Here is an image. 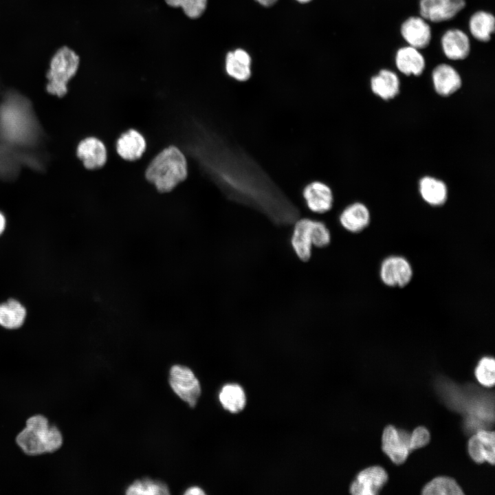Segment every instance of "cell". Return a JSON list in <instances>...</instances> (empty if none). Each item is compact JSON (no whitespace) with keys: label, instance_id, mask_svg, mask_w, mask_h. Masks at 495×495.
<instances>
[{"label":"cell","instance_id":"14","mask_svg":"<svg viewBox=\"0 0 495 495\" xmlns=\"http://www.w3.org/2000/svg\"><path fill=\"white\" fill-rule=\"evenodd\" d=\"M116 152L126 161L140 159L146 149V142L143 135L135 129H130L122 133L116 142Z\"/></svg>","mask_w":495,"mask_h":495},{"label":"cell","instance_id":"16","mask_svg":"<svg viewBox=\"0 0 495 495\" xmlns=\"http://www.w3.org/2000/svg\"><path fill=\"white\" fill-rule=\"evenodd\" d=\"M432 79L436 92L443 96H448L456 91L461 86L462 81L458 72L451 65L442 63L434 67Z\"/></svg>","mask_w":495,"mask_h":495},{"label":"cell","instance_id":"22","mask_svg":"<svg viewBox=\"0 0 495 495\" xmlns=\"http://www.w3.org/2000/svg\"><path fill=\"white\" fill-rule=\"evenodd\" d=\"M26 317L25 307L18 300L10 299L0 304V325L8 329L21 327Z\"/></svg>","mask_w":495,"mask_h":495},{"label":"cell","instance_id":"25","mask_svg":"<svg viewBox=\"0 0 495 495\" xmlns=\"http://www.w3.org/2000/svg\"><path fill=\"white\" fill-rule=\"evenodd\" d=\"M422 494L424 495H461L463 494V492L454 479L447 476H439L424 486Z\"/></svg>","mask_w":495,"mask_h":495},{"label":"cell","instance_id":"24","mask_svg":"<svg viewBox=\"0 0 495 495\" xmlns=\"http://www.w3.org/2000/svg\"><path fill=\"white\" fill-rule=\"evenodd\" d=\"M169 494V489L164 483L149 478L135 481L126 490V494L128 495H167Z\"/></svg>","mask_w":495,"mask_h":495},{"label":"cell","instance_id":"8","mask_svg":"<svg viewBox=\"0 0 495 495\" xmlns=\"http://www.w3.org/2000/svg\"><path fill=\"white\" fill-rule=\"evenodd\" d=\"M465 5V0H419V13L426 21L439 23L454 18Z\"/></svg>","mask_w":495,"mask_h":495},{"label":"cell","instance_id":"9","mask_svg":"<svg viewBox=\"0 0 495 495\" xmlns=\"http://www.w3.org/2000/svg\"><path fill=\"white\" fill-rule=\"evenodd\" d=\"M388 480L386 472L380 466L367 468L361 471L350 487L353 495H375Z\"/></svg>","mask_w":495,"mask_h":495},{"label":"cell","instance_id":"21","mask_svg":"<svg viewBox=\"0 0 495 495\" xmlns=\"http://www.w3.org/2000/svg\"><path fill=\"white\" fill-rule=\"evenodd\" d=\"M419 192L423 199L433 206L443 205L448 195L447 187L441 180L424 177L419 181Z\"/></svg>","mask_w":495,"mask_h":495},{"label":"cell","instance_id":"7","mask_svg":"<svg viewBox=\"0 0 495 495\" xmlns=\"http://www.w3.org/2000/svg\"><path fill=\"white\" fill-rule=\"evenodd\" d=\"M410 434L403 430H397L389 425L382 434V450L395 464L403 463L407 459L410 449Z\"/></svg>","mask_w":495,"mask_h":495},{"label":"cell","instance_id":"23","mask_svg":"<svg viewBox=\"0 0 495 495\" xmlns=\"http://www.w3.org/2000/svg\"><path fill=\"white\" fill-rule=\"evenodd\" d=\"M222 406L231 412L242 410L245 405V395L243 388L236 384L223 386L219 395Z\"/></svg>","mask_w":495,"mask_h":495},{"label":"cell","instance_id":"6","mask_svg":"<svg viewBox=\"0 0 495 495\" xmlns=\"http://www.w3.org/2000/svg\"><path fill=\"white\" fill-rule=\"evenodd\" d=\"M413 270L407 258L400 255H390L382 262L380 276L382 282L391 287H403L412 280Z\"/></svg>","mask_w":495,"mask_h":495},{"label":"cell","instance_id":"17","mask_svg":"<svg viewBox=\"0 0 495 495\" xmlns=\"http://www.w3.org/2000/svg\"><path fill=\"white\" fill-rule=\"evenodd\" d=\"M371 220L368 208L360 202L353 203L346 207L340 213L339 221L347 231L358 233L364 230Z\"/></svg>","mask_w":495,"mask_h":495},{"label":"cell","instance_id":"12","mask_svg":"<svg viewBox=\"0 0 495 495\" xmlns=\"http://www.w3.org/2000/svg\"><path fill=\"white\" fill-rule=\"evenodd\" d=\"M401 34L408 45L417 50L430 44L432 33L427 21L421 16H410L401 25Z\"/></svg>","mask_w":495,"mask_h":495},{"label":"cell","instance_id":"20","mask_svg":"<svg viewBox=\"0 0 495 495\" xmlns=\"http://www.w3.org/2000/svg\"><path fill=\"white\" fill-rule=\"evenodd\" d=\"M469 29L472 36L481 42L489 41L495 30L494 16L486 11H477L469 20Z\"/></svg>","mask_w":495,"mask_h":495},{"label":"cell","instance_id":"28","mask_svg":"<svg viewBox=\"0 0 495 495\" xmlns=\"http://www.w3.org/2000/svg\"><path fill=\"white\" fill-rule=\"evenodd\" d=\"M173 7H180L184 13L191 19L199 17L205 11L207 0H165Z\"/></svg>","mask_w":495,"mask_h":495},{"label":"cell","instance_id":"1","mask_svg":"<svg viewBox=\"0 0 495 495\" xmlns=\"http://www.w3.org/2000/svg\"><path fill=\"white\" fill-rule=\"evenodd\" d=\"M15 443L25 455L38 456L58 451L63 444L60 429L43 414L28 417L17 432Z\"/></svg>","mask_w":495,"mask_h":495},{"label":"cell","instance_id":"26","mask_svg":"<svg viewBox=\"0 0 495 495\" xmlns=\"http://www.w3.org/2000/svg\"><path fill=\"white\" fill-rule=\"evenodd\" d=\"M475 376L482 385L491 387L495 383V361L492 357L482 358L475 368Z\"/></svg>","mask_w":495,"mask_h":495},{"label":"cell","instance_id":"5","mask_svg":"<svg viewBox=\"0 0 495 495\" xmlns=\"http://www.w3.org/2000/svg\"><path fill=\"white\" fill-rule=\"evenodd\" d=\"M169 384L173 390L190 407H194L201 395V386L194 373L187 366L176 364L171 367Z\"/></svg>","mask_w":495,"mask_h":495},{"label":"cell","instance_id":"31","mask_svg":"<svg viewBox=\"0 0 495 495\" xmlns=\"http://www.w3.org/2000/svg\"><path fill=\"white\" fill-rule=\"evenodd\" d=\"M185 495H204L205 492L199 487H191L186 490Z\"/></svg>","mask_w":495,"mask_h":495},{"label":"cell","instance_id":"10","mask_svg":"<svg viewBox=\"0 0 495 495\" xmlns=\"http://www.w3.org/2000/svg\"><path fill=\"white\" fill-rule=\"evenodd\" d=\"M302 197L308 209L317 214L328 212L333 203L331 188L320 181H314L307 184L303 188Z\"/></svg>","mask_w":495,"mask_h":495},{"label":"cell","instance_id":"4","mask_svg":"<svg viewBox=\"0 0 495 495\" xmlns=\"http://www.w3.org/2000/svg\"><path fill=\"white\" fill-rule=\"evenodd\" d=\"M80 63L78 55L71 48L63 46L52 57L46 74L47 91L59 98L67 92L68 82L76 74Z\"/></svg>","mask_w":495,"mask_h":495},{"label":"cell","instance_id":"18","mask_svg":"<svg viewBox=\"0 0 495 495\" xmlns=\"http://www.w3.org/2000/svg\"><path fill=\"white\" fill-rule=\"evenodd\" d=\"M395 64L405 75H421L425 69V59L419 50L410 45L399 48L395 55Z\"/></svg>","mask_w":495,"mask_h":495},{"label":"cell","instance_id":"32","mask_svg":"<svg viewBox=\"0 0 495 495\" xmlns=\"http://www.w3.org/2000/svg\"><path fill=\"white\" fill-rule=\"evenodd\" d=\"M264 6H271L274 4L277 0H255Z\"/></svg>","mask_w":495,"mask_h":495},{"label":"cell","instance_id":"11","mask_svg":"<svg viewBox=\"0 0 495 495\" xmlns=\"http://www.w3.org/2000/svg\"><path fill=\"white\" fill-rule=\"evenodd\" d=\"M76 154L83 166L89 170L102 167L107 160V150L102 140L88 137L80 142Z\"/></svg>","mask_w":495,"mask_h":495},{"label":"cell","instance_id":"29","mask_svg":"<svg viewBox=\"0 0 495 495\" xmlns=\"http://www.w3.org/2000/svg\"><path fill=\"white\" fill-rule=\"evenodd\" d=\"M430 439L429 431L423 426L416 428L410 437V449L413 450L427 445Z\"/></svg>","mask_w":495,"mask_h":495},{"label":"cell","instance_id":"27","mask_svg":"<svg viewBox=\"0 0 495 495\" xmlns=\"http://www.w3.org/2000/svg\"><path fill=\"white\" fill-rule=\"evenodd\" d=\"M226 70L231 78L240 82L246 81L251 76L250 66L236 59L232 52L227 54Z\"/></svg>","mask_w":495,"mask_h":495},{"label":"cell","instance_id":"34","mask_svg":"<svg viewBox=\"0 0 495 495\" xmlns=\"http://www.w3.org/2000/svg\"><path fill=\"white\" fill-rule=\"evenodd\" d=\"M296 1L300 3H307V2L310 1L311 0H296Z\"/></svg>","mask_w":495,"mask_h":495},{"label":"cell","instance_id":"15","mask_svg":"<svg viewBox=\"0 0 495 495\" xmlns=\"http://www.w3.org/2000/svg\"><path fill=\"white\" fill-rule=\"evenodd\" d=\"M445 56L452 60L466 58L470 52V42L468 35L459 29H450L441 39Z\"/></svg>","mask_w":495,"mask_h":495},{"label":"cell","instance_id":"3","mask_svg":"<svg viewBox=\"0 0 495 495\" xmlns=\"http://www.w3.org/2000/svg\"><path fill=\"white\" fill-rule=\"evenodd\" d=\"M330 241V232L323 222L309 218L296 221L291 245L301 261H307L310 258L313 245L324 248Z\"/></svg>","mask_w":495,"mask_h":495},{"label":"cell","instance_id":"33","mask_svg":"<svg viewBox=\"0 0 495 495\" xmlns=\"http://www.w3.org/2000/svg\"><path fill=\"white\" fill-rule=\"evenodd\" d=\"M6 228V218L0 212V235L3 232Z\"/></svg>","mask_w":495,"mask_h":495},{"label":"cell","instance_id":"13","mask_svg":"<svg viewBox=\"0 0 495 495\" xmlns=\"http://www.w3.org/2000/svg\"><path fill=\"white\" fill-rule=\"evenodd\" d=\"M495 434L494 431L479 430L468 441V452L471 458L477 463L487 461L494 464Z\"/></svg>","mask_w":495,"mask_h":495},{"label":"cell","instance_id":"2","mask_svg":"<svg viewBox=\"0 0 495 495\" xmlns=\"http://www.w3.org/2000/svg\"><path fill=\"white\" fill-rule=\"evenodd\" d=\"M188 175L187 160L175 146L162 149L148 164L146 180L160 192H168L184 181Z\"/></svg>","mask_w":495,"mask_h":495},{"label":"cell","instance_id":"30","mask_svg":"<svg viewBox=\"0 0 495 495\" xmlns=\"http://www.w3.org/2000/svg\"><path fill=\"white\" fill-rule=\"evenodd\" d=\"M232 52L236 59L248 66L251 65V58L245 50L242 49H237Z\"/></svg>","mask_w":495,"mask_h":495},{"label":"cell","instance_id":"19","mask_svg":"<svg viewBox=\"0 0 495 495\" xmlns=\"http://www.w3.org/2000/svg\"><path fill=\"white\" fill-rule=\"evenodd\" d=\"M372 91L384 100L395 97L399 91V80L397 75L388 69H381L371 79Z\"/></svg>","mask_w":495,"mask_h":495}]
</instances>
